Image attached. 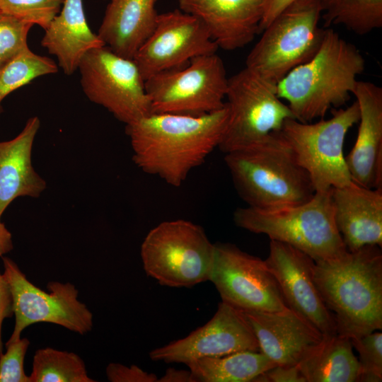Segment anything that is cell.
Wrapping results in <instances>:
<instances>
[{
    "label": "cell",
    "mask_w": 382,
    "mask_h": 382,
    "mask_svg": "<svg viewBox=\"0 0 382 382\" xmlns=\"http://www.w3.org/2000/svg\"><path fill=\"white\" fill-rule=\"evenodd\" d=\"M228 120L226 103L217 111L198 116L150 113L126 125L132 159L144 173L180 187L219 147Z\"/></svg>",
    "instance_id": "obj_1"
},
{
    "label": "cell",
    "mask_w": 382,
    "mask_h": 382,
    "mask_svg": "<svg viewBox=\"0 0 382 382\" xmlns=\"http://www.w3.org/2000/svg\"><path fill=\"white\" fill-rule=\"evenodd\" d=\"M314 280L337 334L361 337L382 328V253L378 245L315 262Z\"/></svg>",
    "instance_id": "obj_2"
},
{
    "label": "cell",
    "mask_w": 382,
    "mask_h": 382,
    "mask_svg": "<svg viewBox=\"0 0 382 382\" xmlns=\"http://www.w3.org/2000/svg\"><path fill=\"white\" fill-rule=\"evenodd\" d=\"M364 69L357 47L327 28L315 55L277 84V96L287 102L295 120L311 122L345 105Z\"/></svg>",
    "instance_id": "obj_3"
},
{
    "label": "cell",
    "mask_w": 382,
    "mask_h": 382,
    "mask_svg": "<svg viewBox=\"0 0 382 382\" xmlns=\"http://www.w3.org/2000/svg\"><path fill=\"white\" fill-rule=\"evenodd\" d=\"M234 187L247 206L266 209L309 200L315 190L279 134L225 154Z\"/></svg>",
    "instance_id": "obj_4"
},
{
    "label": "cell",
    "mask_w": 382,
    "mask_h": 382,
    "mask_svg": "<svg viewBox=\"0 0 382 382\" xmlns=\"http://www.w3.org/2000/svg\"><path fill=\"white\" fill-rule=\"evenodd\" d=\"M332 189L315 192L297 204L238 208L233 221L241 228L303 252L316 262L335 259L348 250L335 224Z\"/></svg>",
    "instance_id": "obj_5"
},
{
    "label": "cell",
    "mask_w": 382,
    "mask_h": 382,
    "mask_svg": "<svg viewBox=\"0 0 382 382\" xmlns=\"http://www.w3.org/2000/svg\"><path fill=\"white\" fill-rule=\"evenodd\" d=\"M355 100L332 112L329 119L302 122L290 118L277 132L296 162L308 173L315 192L349 185L344 144L349 130L359 120Z\"/></svg>",
    "instance_id": "obj_6"
},
{
    "label": "cell",
    "mask_w": 382,
    "mask_h": 382,
    "mask_svg": "<svg viewBox=\"0 0 382 382\" xmlns=\"http://www.w3.org/2000/svg\"><path fill=\"white\" fill-rule=\"evenodd\" d=\"M322 0H296L262 31L249 52L245 67L277 85L318 51L325 32L319 27Z\"/></svg>",
    "instance_id": "obj_7"
},
{
    "label": "cell",
    "mask_w": 382,
    "mask_h": 382,
    "mask_svg": "<svg viewBox=\"0 0 382 382\" xmlns=\"http://www.w3.org/2000/svg\"><path fill=\"white\" fill-rule=\"evenodd\" d=\"M215 246L199 225L185 219L153 228L141 245L147 275L161 285L191 287L209 279Z\"/></svg>",
    "instance_id": "obj_8"
},
{
    "label": "cell",
    "mask_w": 382,
    "mask_h": 382,
    "mask_svg": "<svg viewBox=\"0 0 382 382\" xmlns=\"http://www.w3.org/2000/svg\"><path fill=\"white\" fill-rule=\"evenodd\" d=\"M228 81L221 58L214 53L150 76L145 88L151 113L198 116L225 106Z\"/></svg>",
    "instance_id": "obj_9"
},
{
    "label": "cell",
    "mask_w": 382,
    "mask_h": 382,
    "mask_svg": "<svg viewBox=\"0 0 382 382\" xmlns=\"http://www.w3.org/2000/svg\"><path fill=\"white\" fill-rule=\"evenodd\" d=\"M228 120L219 149L224 154L258 144L294 118L272 84L245 67L228 78Z\"/></svg>",
    "instance_id": "obj_10"
},
{
    "label": "cell",
    "mask_w": 382,
    "mask_h": 382,
    "mask_svg": "<svg viewBox=\"0 0 382 382\" xmlns=\"http://www.w3.org/2000/svg\"><path fill=\"white\" fill-rule=\"evenodd\" d=\"M78 70L88 99L119 121L128 125L151 113L145 80L133 59L104 45L87 52Z\"/></svg>",
    "instance_id": "obj_11"
},
{
    "label": "cell",
    "mask_w": 382,
    "mask_h": 382,
    "mask_svg": "<svg viewBox=\"0 0 382 382\" xmlns=\"http://www.w3.org/2000/svg\"><path fill=\"white\" fill-rule=\"evenodd\" d=\"M2 260L15 316L13 331L6 343L19 340L24 329L38 323L56 324L79 335L92 330L93 313L79 300V291L73 284L50 282L48 293L30 282L11 258L2 256Z\"/></svg>",
    "instance_id": "obj_12"
},
{
    "label": "cell",
    "mask_w": 382,
    "mask_h": 382,
    "mask_svg": "<svg viewBox=\"0 0 382 382\" xmlns=\"http://www.w3.org/2000/svg\"><path fill=\"white\" fill-rule=\"evenodd\" d=\"M209 276L221 301L243 312H272L287 308L265 260L230 243H214Z\"/></svg>",
    "instance_id": "obj_13"
},
{
    "label": "cell",
    "mask_w": 382,
    "mask_h": 382,
    "mask_svg": "<svg viewBox=\"0 0 382 382\" xmlns=\"http://www.w3.org/2000/svg\"><path fill=\"white\" fill-rule=\"evenodd\" d=\"M218 49L202 23L178 8L158 13L153 31L132 59L146 80Z\"/></svg>",
    "instance_id": "obj_14"
},
{
    "label": "cell",
    "mask_w": 382,
    "mask_h": 382,
    "mask_svg": "<svg viewBox=\"0 0 382 382\" xmlns=\"http://www.w3.org/2000/svg\"><path fill=\"white\" fill-rule=\"evenodd\" d=\"M242 351L260 352L257 340L244 313L221 301L204 325L151 351L149 357L154 361L187 364Z\"/></svg>",
    "instance_id": "obj_15"
},
{
    "label": "cell",
    "mask_w": 382,
    "mask_h": 382,
    "mask_svg": "<svg viewBox=\"0 0 382 382\" xmlns=\"http://www.w3.org/2000/svg\"><path fill=\"white\" fill-rule=\"evenodd\" d=\"M265 262L286 306L323 336L337 334L334 315L326 306L314 280L315 261L303 252L270 241Z\"/></svg>",
    "instance_id": "obj_16"
},
{
    "label": "cell",
    "mask_w": 382,
    "mask_h": 382,
    "mask_svg": "<svg viewBox=\"0 0 382 382\" xmlns=\"http://www.w3.org/2000/svg\"><path fill=\"white\" fill-rule=\"evenodd\" d=\"M243 313L260 352L277 366H298L325 337L288 307L279 311Z\"/></svg>",
    "instance_id": "obj_17"
},
{
    "label": "cell",
    "mask_w": 382,
    "mask_h": 382,
    "mask_svg": "<svg viewBox=\"0 0 382 382\" xmlns=\"http://www.w3.org/2000/svg\"><path fill=\"white\" fill-rule=\"evenodd\" d=\"M352 94L359 108L357 137L346 164L352 181L369 188L382 187V88L357 81Z\"/></svg>",
    "instance_id": "obj_18"
},
{
    "label": "cell",
    "mask_w": 382,
    "mask_h": 382,
    "mask_svg": "<svg viewBox=\"0 0 382 382\" xmlns=\"http://www.w3.org/2000/svg\"><path fill=\"white\" fill-rule=\"evenodd\" d=\"M178 6L197 18L224 50L242 48L260 33L263 0H178Z\"/></svg>",
    "instance_id": "obj_19"
},
{
    "label": "cell",
    "mask_w": 382,
    "mask_h": 382,
    "mask_svg": "<svg viewBox=\"0 0 382 382\" xmlns=\"http://www.w3.org/2000/svg\"><path fill=\"white\" fill-rule=\"evenodd\" d=\"M335 220L349 252L366 245L382 246V187L352 181L332 189Z\"/></svg>",
    "instance_id": "obj_20"
},
{
    "label": "cell",
    "mask_w": 382,
    "mask_h": 382,
    "mask_svg": "<svg viewBox=\"0 0 382 382\" xmlns=\"http://www.w3.org/2000/svg\"><path fill=\"white\" fill-rule=\"evenodd\" d=\"M40 127L39 117H31L16 137L0 141V220L14 199L39 197L47 187L32 163L33 143Z\"/></svg>",
    "instance_id": "obj_21"
},
{
    "label": "cell",
    "mask_w": 382,
    "mask_h": 382,
    "mask_svg": "<svg viewBox=\"0 0 382 382\" xmlns=\"http://www.w3.org/2000/svg\"><path fill=\"white\" fill-rule=\"evenodd\" d=\"M44 30L41 45L57 58L58 67L66 75L78 70L87 52L105 45L88 24L83 0H64Z\"/></svg>",
    "instance_id": "obj_22"
},
{
    "label": "cell",
    "mask_w": 382,
    "mask_h": 382,
    "mask_svg": "<svg viewBox=\"0 0 382 382\" xmlns=\"http://www.w3.org/2000/svg\"><path fill=\"white\" fill-rule=\"evenodd\" d=\"M157 0H110L98 35L115 53L132 59L153 31Z\"/></svg>",
    "instance_id": "obj_23"
},
{
    "label": "cell",
    "mask_w": 382,
    "mask_h": 382,
    "mask_svg": "<svg viewBox=\"0 0 382 382\" xmlns=\"http://www.w3.org/2000/svg\"><path fill=\"white\" fill-rule=\"evenodd\" d=\"M306 382H359L360 366L349 338L325 336L299 364Z\"/></svg>",
    "instance_id": "obj_24"
},
{
    "label": "cell",
    "mask_w": 382,
    "mask_h": 382,
    "mask_svg": "<svg viewBox=\"0 0 382 382\" xmlns=\"http://www.w3.org/2000/svg\"><path fill=\"white\" fill-rule=\"evenodd\" d=\"M186 365L195 382H253L257 376L277 366L262 352L253 351L203 357Z\"/></svg>",
    "instance_id": "obj_25"
},
{
    "label": "cell",
    "mask_w": 382,
    "mask_h": 382,
    "mask_svg": "<svg viewBox=\"0 0 382 382\" xmlns=\"http://www.w3.org/2000/svg\"><path fill=\"white\" fill-rule=\"evenodd\" d=\"M325 28L341 25L359 35L382 27V0H322Z\"/></svg>",
    "instance_id": "obj_26"
},
{
    "label": "cell",
    "mask_w": 382,
    "mask_h": 382,
    "mask_svg": "<svg viewBox=\"0 0 382 382\" xmlns=\"http://www.w3.org/2000/svg\"><path fill=\"white\" fill-rule=\"evenodd\" d=\"M30 382H95L76 353L45 347L36 350Z\"/></svg>",
    "instance_id": "obj_27"
},
{
    "label": "cell",
    "mask_w": 382,
    "mask_h": 382,
    "mask_svg": "<svg viewBox=\"0 0 382 382\" xmlns=\"http://www.w3.org/2000/svg\"><path fill=\"white\" fill-rule=\"evenodd\" d=\"M57 71L58 65L52 59L29 47L20 52L0 69V114L1 103L8 95L38 77Z\"/></svg>",
    "instance_id": "obj_28"
},
{
    "label": "cell",
    "mask_w": 382,
    "mask_h": 382,
    "mask_svg": "<svg viewBox=\"0 0 382 382\" xmlns=\"http://www.w3.org/2000/svg\"><path fill=\"white\" fill-rule=\"evenodd\" d=\"M64 0H0V11L44 30L60 11Z\"/></svg>",
    "instance_id": "obj_29"
},
{
    "label": "cell",
    "mask_w": 382,
    "mask_h": 382,
    "mask_svg": "<svg viewBox=\"0 0 382 382\" xmlns=\"http://www.w3.org/2000/svg\"><path fill=\"white\" fill-rule=\"evenodd\" d=\"M359 354V382L382 381V333L374 331L359 338L350 339Z\"/></svg>",
    "instance_id": "obj_30"
},
{
    "label": "cell",
    "mask_w": 382,
    "mask_h": 382,
    "mask_svg": "<svg viewBox=\"0 0 382 382\" xmlns=\"http://www.w3.org/2000/svg\"><path fill=\"white\" fill-rule=\"evenodd\" d=\"M33 24L16 18L0 15L1 68L20 52L28 48V35Z\"/></svg>",
    "instance_id": "obj_31"
},
{
    "label": "cell",
    "mask_w": 382,
    "mask_h": 382,
    "mask_svg": "<svg viewBox=\"0 0 382 382\" xmlns=\"http://www.w3.org/2000/svg\"><path fill=\"white\" fill-rule=\"evenodd\" d=\"M29 345L25 337L5 344L6 351L0 354V382H30L23 366Z\"/></svg>",
    "instance_id": "obj_32"
},
{
    "label": "cell",
    "mask_w": 382,
    "mask_h": 382,
    "mask_svg": "<svg viewBox=\"0 0 382 382\" xmlns=\"http://www.w3.org/2000/svg\"><path fill=\"white\" fill-rule=\"evenodd\" d=\"M106 376L111 382H156L158 377L136 365L127 366L120 363H110L106 367Z\"/></svg>",
    "instance_id": "obj_33"
},
{
    "label": "cell",
    "mask_w": 382,
    "mask_h": 382,
    "mask_svg": "<svg viewBox=\"0 0 382 382\" xmlns=\"http://www.w3.org/2000/svg\"><path fill=\"white\" fill-rule=\"evenodd\" d=\"M253 382H306L298 366H275L257 376Z\"/></svg>",
    "instance_id": "obj_34"
},
{
    "label": "cell",
    "mask_w": 382,
    "mask_h": 382,
    "mask_svg": "<svg viewBox=\"0 0 382 382\" xmlns=\"http://www.w3.org/2000/svg\"><path fill=\"white\" fill-rule=\"evenodd\" d=\"M13 315V300L9 286L3 274L0 273V354L3 352L1 328L5 318Z\"/></svg>",
    "instance_id": "obj_35"
},
{
    "label": "cell",
    "mask_w": 382,
    "mask_h": 382,
    "mask_svg": "<svg viewBox=\"0 0 382 382\" xmlns=\"http://www.w3.org/2000/svg\"><path fill=\"white\" fill-rule=\"evenodd\" d=\"M296 0H263V13L260 32L286 7Z\"/></svg>",
    "instance_id": "obj_36"
},
{
    "label": "cell",
    "mask_w": 382,
    "mask_h": 382,
    "mask_svg": "<svg viewBox=\"0 0 382 382\" xmlns=\"http://www.w3.org/2000/svg\"><path fill=\"white\" fill-rule=\"evenodd\" d=\"M158 382H195L191 371L168 368Z\"/></svg>",
    "instance_id": "obj_37"
},
{
    "label": "cell",
    "mask_w": 382,
    "mask_h": 382,
    "mask_svg": "<svg viewBox=\"0 0 382 382\" xmlns=\"http://www.w3.org/2000/svg\"><path fill=\"white\" fill-rule=\"evenodd\" d=\"M13 248L12 235L0 220V257Z\"/></svg>",
    "instance_id": "obj_38"
},
{
    "label": "cell",
    "mask_w": 382,
    "mask_h": 382,
    "mask_svg": "<svg viewBox=\"0 0 382 382\" xmlns=\"http://www.w3.org/2000/svg\"><path fill=\"white\" fill-rule=\"evenodd\" d=\"M1 14V11H0V15Z\"/></svg>",
    "instance_id": "obj_39"
},
{
    "label": "cell",
    "mask_w": 382,
    "mask_h": 382,
    "mask_svg": "<svg viewBox=\"0 0 382 382\" xmlns=\"http://www.w3.org/2000/svg\"><path fill=\"white\" fill-rule=\"evenodd\" d=\"M0 69H1V66H0Z\"/></svg>",
    "instance_id": "obj_40"
}]
</instances>
